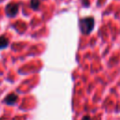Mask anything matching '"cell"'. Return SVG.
<instances>
[{
  "label": "cell",
  "mask_w": 120,
  "mask_h": 120,
  "mask_svg": "<svg viewBox=\"0 0 120 120\" xmlns=\"http://www.w3.org/2000/svg\"><path fill=\"white\" fill-rule=\"evenodd\" d=\"M95 25V21L93 17H85L81 19L80 21V29L81 32L84 35L90 34V32L93 30Z\"/></svg>",
  "instance_id": "1"
},
{
  "label": "cell",
  "mask_w": 120,
  "mask_h": 120,
  "mask_svg": "<svg viewBox=\"0 0 120 120\" xmlns=\"http://www.w3.org/2000/svg\"><path fill=\"white\" fill-rule=\"evenodd\" d=\"M19 10V5L18 4H8L6 7V14L8 17H14L17 15Z\"/></svg>",
  "instance_id": "2"
},
{
  "label": "cell",
  "mask_w": 120,
  "mask_h": 120,
  "mask_svg": "<svg viewBox=\"0 0 120 120\" xmlns=\"http://www.w3.org/2000/svg\"><path fill=\"white\" fill-rule=\"evenodd\" d=\"M17 99H18V96L16 95V94H14V93H11V94H9V95H8L7 97H6V98H5V103H7V104H9V105H12V104H14L16 101H17Z\"/></svg>",
  "instance_id": "3"
},
{
  "label": "cell",
  "mask_w": 120,
  "mask_h": 120,
  "mask_svg": "<svg viewBox=\"0 0 120 120\" xmlns=\"http://www.w3.org/2000/svg\"><path fill=\"white\" fill-rule=\"evenodd\" d=\"M8 39L6 37L1 36L0 37V49H4L8 47Z\"/></svg>",
  "instance_id": "4"
},
{
  "label": "cell",
  "mask_w": 120,
  "mask_h": 120,
  "mask_svg": "<svg viewBox=\"0 0 120 120\" xmlns=\"http://www.w3.org/2000/svg\"><path fill=\"white\" fill-rule=\"evenodd\" d=\"M39 0H31V4H30V6H31V8H33V9H38V7H39Z\"/></svg>",
  "instance_id": "5"
},
{
  "label": "cell",
  "mask_w": 120,
  "mask_h": 120,
  "mask_svg": "<svg viewBox=\"0 0 120 120\" xmlns=\"http://www.w3.org/2000/svg\"><path fill=\"white\" fill-rule=\"evenodd\" d=\"M83 120H90V116H85L83 118Z\"/></svg>",
  "instance_id": "6"
}]
</instances>
